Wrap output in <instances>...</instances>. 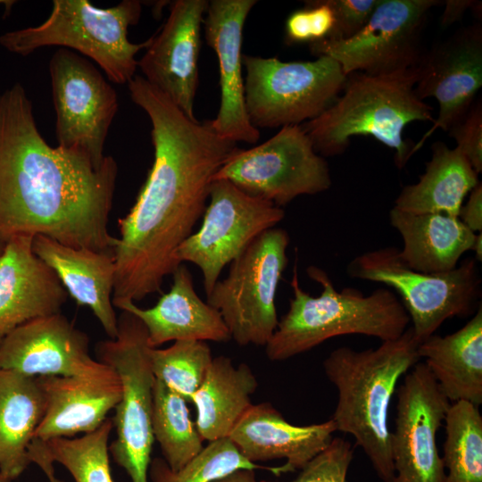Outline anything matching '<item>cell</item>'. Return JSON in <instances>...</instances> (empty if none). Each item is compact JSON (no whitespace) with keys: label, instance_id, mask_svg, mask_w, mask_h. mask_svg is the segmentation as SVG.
Wrapping results in <instances>:
<instances>
[{"label":"cell","instance_id":"cell-1","mask_svg":"<svg viewBox=\"0 0 482 482\" xmlns=\"http://www.w3.org/2000/svg\"><path fill=\"white\" fill-rule=\"evenodd\" d=\"M128 87L150 119L154 152L134 205L118 220L114 307L161 292L180 264L177 249L205 211L214 175L239 148L217 134L211 120L190 119L142 76Z\"/></svg>","mask_w":482,"mask_h":482},{"label":"cell","instance_id":"cell-2","mask_svg":"<svg viewBox=\"0 0 482 482\" xmlns=\"http://www.w3.org/2000/svg\"><path fill=\"white\" fill-rule=\"evenodd\" d=\"M118 164L96 168L81 151L50 145L19 82L0 92V240L42 235L96 252H114L108 230Z\"/></svg>","mask_w":482,"mask_h":482},{"label":"cell","instance_id":"cell-3","mask_svg":"<svg viewBox=\"0 0 482 482\" xmlns=\"http://www.w3.org/2000/svg\"><path fill=\"white\" fill-rule=\"evenodd\" d=\"M419 345L408 327L400 337L376 348L338 347L322 363L337 390L331 418L337 431L353 437L382 482H393L395 476L388 424L391 400L400 378L420 362Z\"/></svg>","mask_w":482,"mask_h":482},{"label":"cell","instance_id":"cell-4","mask_svg":"<svg viewBox=\"0 0 482 482\" xmlns=\"http://www.w3.org/2000/svg\"><path fill=\"white\" fill-rule=\"evenodd\" d=\"M306 271L322 291L318 296L303 291L295 265L288 311L265 345L269 360H287L338 336L363 335L384 342L408 328L410 317L393 291L378 288L368 295L351 287L338 291L322 269L312 265Z\"/></svg>","mask_w":482,"mask_h":482},{"label":"cell","instance_id":"cell-5","mask_svg":"<svg viewBox=\"0 0 482 482\" xmlns=\"http://www.w3.org/2000/svg\"><path fill=\"white\" fill-rule=\"evenodd\" d=\"M415 66L386 74L352 73L343 94L318 117L301 124L320 156L343 154L354 136H371L395 150L403 169L412 147L403 137L413 121H433L432 107L415 92Z\"/></svg>","mask_w":482,"mask_h":482},{"label":"cell","instance_id":"cell-6","mask_svg":"<svg viewBox=\"0 0 482 482\" xmlns=\"http://www.w3.org/2000/svg\"><path fill=\"white\" fill-rule=\"evenodd\" d=\"M141 12L137 0H123L108 8L96 7L87 0H54L43 23L4 33L0 45L22 56L51 46L77 51L96 62L109 81L128 84L137 68V54L152 40L136 44L128 37L129 26L138 22Z\"/></svg>","mask_w":482,"mask_h":482},{"label":"cell","instance_id":"cell-7","mask_svg":"<svg viewBox=\"0 0 482 482\" xmlns=\"http://www.w3.org/2000/svg\"><path fill=\"white\" fill-rule=\"evenodd\" d=\"M147 331L134 314L121 311L115 338L96 345L99 362L110 366L121 384V397L112 419L116 437L109 445L114 461L130 482H148L154 442L152 431L154 385Z\"/></svg>","mask_w":482,"mask_h":482},{"label":"cell","instance_id":"cell-8","mask_svg":"<svg viewBox=\"0 0 482 482\" xmlns=\"http://www.w3.org/2000/svg\"><path fill=\"white\" fill-rule=\"evenodd\" d=\"M347 273L395 289L420 344L446 320L469 316L481 304V278L474 258H467L450 271L425 273L407 266L399 250L390 246L356 256L349 262Z\"/></svg>","mask_w":482,"mask_h":482},{"label":"cell","instance_id":"cell-9","mask_svg":"<svg viewBox=\"0 0 482 482\" xmlns=\"http://www.w3.org/2000/svg\"><path fill=\"white\" fill-rule=\"evenodd\" d=\"M245 101L253 127L301 125L327 110L340 96L347 76L328 56L282 62L243 54Z\"/></svg>","mask_w":482,"mask_h":482},{"label":"cell","instance_id":"cell-10","mask_svg":"<svg viewBox=\"0 0 482 482\" xmlns=\"http://www.w3.org/2000/svg\"><path fill=\"white\" fill-rule=\"evenodd\" d=\"M287 232L272 228L258 236L231 263L228 276L206 295L239 345H266L277 328L278 286L288 259Z\"/></svg>","mask_w":482,"mask_h":482},{"label":"cell","instance_id":"cell-11","mask_svg":"<svg viewBox=\"0 0 482 482\" xmlns=\"http://www.w3.org/2000/svg\"><path fill=\"white\" fill-rule=\"evenodd\" d=\"M218 179L281 208L297 196L324 192L332 183L328 162L301 125L282 127L259 145L238 148L214 175Z\"/></svg>","mask_w":482,"mask_h":482},{"label":"cell","instance_id":"cell-12","mask_svg":"<svg viewBox=\"0 0 482 482\" xmlns=\"http://www.w3.org/2000/svg\"><path fill=\"white\" fill-rule=\"evenodd\" d=\"M199 229L177 249L179 263L188 262L203 274L208 295L224 267L237 258L262 232L275 228L285 211L253 197L228 180H213Z\"/></svg>","mask_w":482,"mask_h":482},{"label":"cell","instance_id":"cell-13","mask_svg":"<svg viewBox=\"0 0 482 482\" xmlns=\"http://www.w3.org/2000/svg\"><path fill=\"white\" fill-rule=\"evenodd\" d=\"M49 73L57 145L81 151L100 168L118 111L116 91L91 62L67 48L60 47L53 54Z\"/></svg>","mask_w":482,"mask_h":482},{"label":"cell","instance_id":"cell-14","mask_svg":"<svg viewBox=\"0 0 482 482\" xmlns=\"http://www.w3.org/2000/svg\"><path fill=\"white\" fill-rule=\"evenodd\" d=\"M437 0H379L367 23L344 40L310 44L313 55L337 61L344 73L386 74L414 67L421 56L420 37Z\"/></svg>","mask_w":482,"mask_h":482},{"label":"cell","instance_id":"cell-15","mask_svg":"<svg viewBox=\"0 0 482 482\" xmlns=\"http://www.w3.org/2000/svg\"><path fill=\"white\" fill-rule=\"evenodd\" d=\"M450 404L424 362H419L404 375L397 389L390 439L393 482L444 481L436 437Z\"/></svg>","mask_w":482,"mask_h":482},{"label":"cell","instance_id":"cell-16","mask_svg":"<svg viewBox=\"0 0 482 482\" xmlns=\"http://www.w3.org/2000/svg\"><path fill=\"white\" fill-rule=\"evenodd\" d=\"M0 369L29 377L116 375L89 353L88 336L61 312L28 321L0 342Z\"/></svg>","mask_w":482,"mask_h":482},{"label":"cell","instance_id":"cell-17","mask_svg":"<svg viewBox=\"0 0 482 482\" xmlns=\"http://www.w3.org/2000/svg\"><path fill=\"white\" fill-rule=\"evenodd\" d=\"M415 92L420 99L434 97L439 104L433 125L412 147L420 149L434 131H448L470 108L482 86V27L461 28L422 54L415 65Z\"/></svg>","mask_w":482,"mask_h":482},{"label":"cell","instance_id":"cell-18","mask_svg":"<svg viewBox=\"0 0 482 482\" xmlns=\"http://www.w3.org/2000/svg\"><path fill=\"white\" fill-rule=\"evenodd\" d=\"M207 0H177L137 62L143 78L190 119L199 82L201 29Z\"/></svg>","mask_w":482,"mask_h":482},{"label":"cell","instance_id":"cell-19","mask_svg":"<svg viewBox=\"0 0 482 482\" xmlns=\"http://www.w3.org/2000/svg\"><path fill=\"white\" fill-rule=\"evenodd\" d=\"M256 3L209 1L203 21L206 42L217 55L220 70V108L211 123L217 134L236 143L255 144L260 137L259 129L253 126L246 112L242 74L243 29Z\"/></svg>","mask_w":482,"mask_h":482},{"label":"cell","instance_id":"cell-20","mask_svg":"<svg viewBox=\"0 0 482 482\" xmlns=\"http://www.w3.org/2000/svg\"><path fill=\"white\" fill-rule=\"evenodd\" d=\"M337 431L334 421L307 426L289 423L270 403L252 404L228 438L249 461L285 459V464L270 467L276 476L302 470L323 451Z\"/></svg>","mask_w":482,"mask_h":482},{"label":"cell","instance_id":"cell-21","mask_svg":"<svg viewBox=\"0 0 482 482\" xmlns=\"http://www.w3.org/2000/svg\"><path fill=\"white\" fill-rule=\"evenodd\" d=\"M34 237L16 236L0 255V342L32 320L61 312L68 293L32 249Z\"/></svg>","mask_w":482,"mask_h":482},{"label":"cell","instance_id":"cell-22","mask_svg":"<svg viewBox=\"0 0 482 482\" xmlns=\"http://www.w3.org/2000/svg\"><path fill=\"white\" fill-rule=\"evenodd\" d=\"M45 398V413L36 439L71 438L96 430L121 397L118 375L103 378L36 377Z\"/></svg>","mask_w":482,"mask_h":482},{"label":"cell","instance_id":"cell-23","mask_svg":"<svg viewBox=\"0 0 482 482\" xmlns=\"http://www.w3.org/2000/svg\"><path fill=\"white\" fill-rule=\"evenodd\" d=\"M172 285L156 304L142 309L128 302L118 306L137 316L145 327L149 345L170 341L200 340L226 343L231 336L218 310L204 302L196 294L193 276L180 263L171 274Z\"/></svg>","mask_w":482,"mask_h":482},{"label":"cell","instance_id":"cell-24","mask_svg":"<svg viewBox=\"0 0 482 482\" xmlns=\"http://www.w3.org/2000/svg\"><path fill=\"white\" fill-rule=\"evenodd\" d=\"M32 249L55 272L77 304L88 307L109 338H115L118 317L112 304L114 252L75 248L42 235L34 237Z\"/></svg>","mask_w":482,"mask_h":482},{"label":"cell","instance_id":"cell-25","mask_svg":"<svg viewBox=\"0 0 482 482\" xmlns=\"http://www.w3.org/2000/svg\"><path fill=\"white\" fill-rule=\"evenodd\" d=\"M420 358L453 403H482V306L457 331L441 337L433 334L418 347Z\"/></svg>","mask_w":482,"mask_h":482},{"label":"cell","instance_id":"cell-26","mask_svg":"<svg viewBox=\"0 0 482 482\" xmlns=\"http://www.w3.org/2000/svg\"><path fill=\"white\" fill-rule=\"evenodd\" d=\"M391 226L403 242L399 250L402 261L425 273L450 271L461 255L473 249L477 234L458 217L445 213L414 214L392 208Z\"/></svg>","mask_w":482,"mask_h":482},{"label":"cell","instance_id":"cell-27","mask_svg":"<svg viewBox=\"0 0 482 482\" xmlns=\"http://www.w3.org/2000/svg\"><path fill=\"white\" fill-rule=\"evenodd\" d=\"M258 380L245 362L235 366L230 358L213 357L200 387L192 395L196 409L195 426L204 441L228 438L253 404Z\"/></svg>","mask_w":482,"mask_h":482},{"label":"cell","instance_id":"cell-28","mask_svg":"<svg viewBox=\"0 0 482 482\" xmlns=\"http://www.w3.org/2000/svg\"><path fill=\"white\" fill-rule=\"evenodd\" d=\"M44 413L37 378L0 369V472L12 480L30 463L29 448Z\"/></svg>","mask_w":482,"mask_h":482},{"label":"cell","instance_id":"cell-29","mask_svg":"<svg viewBox=\"0 0 482 482\" xmlns=\"http://www.w3.org/2000/svg\"><path fill=\"white\" fill-rule=\"evenodd\" d=\"M478 175L458 148L434 143L425 172L417 183L402 189L394 208L414 214L458 217L465 196L479 183Z\"/></svg>","mask_w":482,"mask_h":482},{"label":"cell","instance_id":"cell-30","mask_svg":"<svg viewBox=\"0 0 482 482\" xmlns=\"http://www.w3.org/2000/svg\"><path fill=\"white\" fill-rule=\"evenodd\" d=\"M186 399L155 378L154 385L152 431L162 459L172 470H179L204 449L203 438L191 420Z\"/></svg>","mask_w":482,"mask_h":482},{"label":"cell","instance_id":"cell-31","mask_svg":"<svg viewBox=\"0 0 482 482\" xmlns=\"http://www.w3.org/2000/svg\"><path fill=\"white\" fill-rule=\"evenodd\" d=\"M443 482H482V415L478 406L460 401L445 418Z\"/></svg>","mask_w":482,"mask_h":482},{"label":"cell","instance_id":"cell-32","mask_svg":"<svg viewBox=\"0 0 482 482\" xmlns=\"http://www.w3.org/2000/svg\"><path fill=\"white\" fill-rule=\"evenodd\" d=\"M113 428L107 418L96 430L71 438L45 442L49 459L63 466L74 482H114L110 466L109 438Z\"/></svg>","mask_w":482,"mask_h":482},{"label":"cell","instance_id":"cell-33","mask_svg":"<svg viewBox=\"0 0 482 482\" xmlns=\"http://www.w3.org/2000/svg\"><path fill=\"white\" fill-rule=\"evenodd\" d=\"M150 360L156 379L190 402L202 385L213 359L209 345L200 340H178L170 347H151Z\"/></svg>","mask_w":482,"mask_h":482},{"label":"cell","instance_id":"cell-34","mask_svg":"<svg viewBox=\"0 0 482 482\" xmlns=\"http://www.w3.org/2000/svg\"><path fill=\"white\" fill-rule=\"evenodd\" d=\"M266 469L246 460L229 440L209 442L199 454L179 470H172L162 458L151 460V482H214L237 470Z\"/></svg>","mask_w":482,"mask_h":482},{"label":"cell","instance_id":"cell-35","mask_svg":"<svg viewBox=\"0 0 482 482\" xmlns=\"http://www.w3.org/2000/svg\"><path fill=\"white\" fill-rule=\"evenodd\" d=\"M335 16L328 0L306 1L304 7L287 19L285 37L288 45L312 44L327 39L334 28Z\"/></svg>","mask_w":482,"mask_h":482},{"label":"cell","instance_id":"cell-36","mask_svg":"<svg viewBox=\"0 0 482 482\" xmlns=\"http://www.w3.org/2000/svg\"><path fill=\"white\" fill-rule=\"evenodd\" d=\"M353 458L351 443L342 437H333L330 444L300 470L291 482H345Z\"/></svg>","mask_w":482,"mask_h":482},{"label":"cell","instance_id":"cell-37","mask_svg":"<svg viewBox=\"0 0 482 482\" xmlns=\"http://www.w3.org/2000/svg\"><path fill=\"white\" fill-rule=\"evenodd\" d=\"M474 170L482 171V104L478 100L447 131Z\"/></svg>","mask_w":482,"mask_h":482},{"label":"cell","instance_id":"cell-38","mask_svg":"<svg viewBox=\"0 0 482 482\" xmlns=\"http://www.w3.org/2000/svg\"><path fill=\"white\" fill-rule=\"evenodd\" d=\"M379 0H328L335 25L327 39L344 40L353 37L367 23Z\"/></svg>","mask_w":482,"mask_h":482},{"label":"cell","instance_id":"cell-39","mask_svg":"<svg viewBox=\"0 0 482 482\" xmlns=\"http://www.w3.org/2000/svg\"><path fill=\"white\" fill-rule=\"evenodd\" d=\"M458 218L474 233L482 232V184L471 191L466 204L461 205Z\"/></svg>","mask_w":482,"mask_h":482},{"label":"cell","instance_id":"cell-40","mask_svg":"<svg viewBox=\"0 0 482 482\" xmlns=\"http://www.w3.org/2000/svg\"><path fill=\"white\" fill-rule=\"evenodd\" d=\"M29 458L30 463L33 462L41 469L49 482H63L55 476L54 462L47 455L44 442L37 439L32 441L29 448Z\"/></svg>","mask_w":482,"mask_h":482},{"label":"cell","instance_id":"cell-41","mask_svg":"<svg viewBox=\"0 0 482 482\" xmlns=\"http://www.w3.org/2000/svg\"><path fill=\"white\" fill-rule=\"evenodd\" d=\"M445 3V7L441 17V25L444 28L460 21L468 9L474 8L480 4V2L472 0H447Z\"/></svg>","mask_w":482,"mask_h":482},{"label":"cell","instance_id":"cell-42","mask_svg":"<svg viewBox=\"0 0 482 482\" xmlns=\"http://www.w3.org/2000/svg\"><path fill=\"white\" fill-rule=\"evenodd\" d=\"M214 482H258L254 470L240 469Z\"/></svg>","mask_w":482,"mask_h":482},{"label":"cell","instance_id":"cell-43","mask_svg":"<svg viewBox=\"0 0 482 482\" xmlns=\"http://www.w3.org/2000/svg\"><path fill=\"white\" fill-rule=\"evenodd\" d=\"M472 251L476 253V258H475L476 261L481 262L482 260V234L481 233L477 234L476 241L473 245Z\"/></svg>","mask_w":482,"mask_h":482},{"label":"cell","instance_id":"cell-44","mask_svg":"<svg viewBox=\"0 0 482 482\" xmlns=\"http://www.w3.org/2000/svg\"><path fill=\"white\" fill-rule=\"evenodd\" d=\"M0 482H12V479H10L9 478L5 477L4 475H3V474L0 472Z\"/></svg>","mask_w":482,"mask_h":482},{"label":"cell","instance_id":"cell-45","mask_svg":"<svg viewBox=\"0 0 482 482\" xmlns=\"http://www.w3.org/2000/svg\"><path fill=\"white\" fill-rule=\"evenodd\" d=\"M4 245H5V243H4V242H2L0 240V255H1L2 252H3V250H4Z\"/></svg>","mask_w":482,"mask_h":482},{"label":"cell","instance_id":"cell-46","mask_svg":"<svg viewBox=\"0 0 482 482\" xmlns=\"http://www.w3.org/2000/svg\"><path fill=\"white\" fill-rule=\"evenodd\" d=\"M9 1H4V0H0V4H5V3H8Z\"/></svg>","mask_w":482,"mask_h":482}]
</instances>
